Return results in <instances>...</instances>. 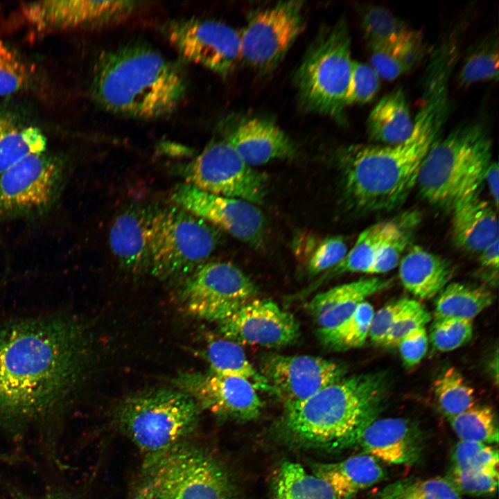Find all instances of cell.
<instances>
[{"instance_id": "15", "label": "cell", "mask_w": 499, "mask_h": 499, "mask_svg": "<svg viewBox=\"0 0 499 499\" xmlns=\"http://www.w3.org/2000/svg\"><path fill=\"white\" fill-rule=\"evenodd\" d=\"M62 166L44 152L30 155L1 174L0 218L49 205L55 196Z\"/></svg>"}, {"instance_id": "20", "label": "cell", "mask_w": 499, "mask_h": 499, "mask_svg": "<svg viewBox=\"0 0 499 499\" xmlns=\"http://www.w3.org/2000/svg\"><path fill=\"white\" fill-rule=\"evenodd\" d=\"M223 139L239 157L252 167L275 159L293 158L295 146L274 121L260 116H244L227 120Z\"/></svg>"}, {"instance_id": "14", "label": "cell", "mask_w": 499, "mask_h": 499, "mask_svg": "<svg viewBox=\"0 0 499 499\" xmlns=\"http://www.w3.org/2000/svg\"><path fill=\"white\" fill-rule=\"evenodd\" d=\"M171 199L175 205L243 243L258 247L263 241L265 218L256 204L211 194L186 183L174 189Z\"/></svg>"}, {"instance_id": "16", "label": "cell", "mask_w": 499, "mask_h": 499, "mask_svg": "<svg viewBox=\"0 0 499 499\" xmlns=\"http://www.w3.org/2000/svg\"><path fill=\"white\" fill-rule=\"evenodd\" d=\"M259 372L284 405L304 401L344 375L340 365L326 358L274 353L262 358Z\"/></svg>"}, {"instance_id": "19", "label": "cell", "mask_w": 499, "mask_h": 499, "mask_svg": "<svg viewBox=\"0 0 499 499\" xmlns=\"http://www.w3.org/2000/svg\"><path fill=\"white\" fill-rule=\"evenodd\" d=\"M132 1L51 0L26 2L24 20L38 32H51L115 22L137 8Z\"/></svg>"}, {"instance_id": "26", "label": "cell", "mask_w": 499, "mask_h": 499, "mask_svg": "<svg viewBox=\"0 0 499 499\" xmlns=\"http://www.w3.org/2000/svg\"><path fill=\"white\" fill-rule=\"evenodd\" d=\"M413 125L408 99L401 87H396L383 96L366 121L369 138L385 146L406 141L412 132Z\"/></svg>"}, {"instance_id": "6", "label": "cell", "mask_w": 499, "mask_h": 499, "mask_svg": "<svg viewBox=\"0 0 499 499\" xmlns=\"http://www.w3.org/2000/svg\"><path fill=\"white\" fill-rule=\"evenodd\" d=\"M200 409L182 390L159 388L128 397L117 408L115 417L121 431L145 455L147 465L192 433Z\"/></svg>"}, {"instance_id": "7", "label": "cell", "mask_w": 499, "mask_h": 499, "mask_svg": "<svg viewBox=\"0 0 499 499\" xmlns=\"http://www.w3.org/2000/svg\"><path fill=\"white\" fill-rule=\"evenodd\" d=\"M353 60L344 18L322 28L295 73L301 105L307 111L342 119Z\"/></svg>"}, {"instance_id": "32", "label": "cell", "mask_w": 499, "mask_h": 499, "mask_svg": "<svg viewBox=\"0 0 499 499\" xmlns=\"http://www.w3.org/2000/svg\"><path fill=\"white\" fill-rule=\"evenodd\" d=\"M399 225L394 221H386L367 227L359 234L344 259L328 271L331 274L347 272L369 274L384 244Z\"/></svg>"}, {"instance_id": "12", "label": "cell", "mask_w": 499, "mask_h": 499, "mask_svg": "<svg viewBox=\"0 0 499 499\" xmlns=\"http://www.w3.org/2000/svg\"><path fill=\"white\" fill-rule=\"evenodd\" d=\"M181 297L194 316L218 323L255 299L254 282L232 263L204 262L186 277Z\"/></svg>"}, {"instance_id": "9", "label": "cell", "mask_w": 499, "mask_h": 499, "mask_svg": "<svg viewBox=\"0 0 499 499\" xmlns=\"http://www.w3.org/2000/svg\"><path fill=\"white\" fill-rule=\"evenodd\" d=\"M143 493L153 499H233L234 487L225 468L204 450L183 442L152 462Z\"/></svg>"}, {"instance_id": "5", "label": "cell", "mask_w": 499, "mask_h": 499, "mask_svg": "<svg viewBox=\"0 0 499 499\" xmlns=\"http://www.w3.org/2000/svg\"><path fill=\"white\" fill-rule=\"evenodd\" d=\"M491 162V140L480 123L462 124L430 147L421 165L417 184L430 203L453 208L479 193Z\"/></svg>"}, {"instance_id": "22", "label": "cell", "mask_w": 499, "mask_h": 499, "mask_svg": "<svg viewBox=\"0 0 499 499\" xmlns=\"http://www.w3.org/2000/svg\"><path fill=\"white\" fill-rule=\"evenodd\" d=\"M154 210L128 208L114 220L109 233L111 250L121 266L133 273L149 270V227Z\"/></svg>"}, {"instance_id": "51", "label": "cell", "mask_w": 499, "mask_h": 499, "mask_svg": "<svg viewBox=\"0 0 499 499\" xmlns=\"http://www.w3.org/2000/svg\"><path fill=\"white\" fill-rule=\"evenodd\" d=\"M484 181L488 184L490 193L498 209L499 201V169L497 162L491 161L486 171Z\"/></svg>"}, {"instance_id": "31", "label": "cell", "mask_w": 499, "mask_h": 499, "mask_svg": "<svg viewBox=\"0 0 499 499\" xmlns=\"http://www.w3.org/2000/svg\"><path fill=\"white\" fill-rule=\"evenodd\" d=\"M491 291L461 283L447 284L435 301V319L457 318L471 320L493 302Z\"/></svg>"}, {"instance_id": "44", "label": "cell", "mask_w": 499, "mask_h": 499, "mask_svg": "<svg viewBox=\"0 0 499 499\" xmlns=\"http://www.w3.org/2000/svg\"><path fill=\"white\" fill-rule=\"evenodd\" d=\"M28 79L25 65L0 39V96L19 91Z\"/></svg>"}, {"instance_id": "25", "label": "cell", "mask_w": 499, "mask_h": 499, "mask_svg": "<svg viewBox=\"0 0 499 499\" xmlns=\"http://www.w3.org/2000/svg\"><path fill=\"white\" fill-rule=\"evenodd\" d=\"M450 263L418 245L412 246L399 262V277L406 290L420 299H430L448 284Z\"/></svg>"}, {"instance_id": "28", "label": "cell", "mask_w": 499, "mask_h": 499, "mask_svg": "<svg viewBox=\"0 0 499 499\" xmlns=\"http://www.w3.org/2000/svg\"><path fill=\"white\" fill-rule=\"evenodd\" d=\"M371 66L380 78L393 80L414 69L424 58L428 49L420 32L393 42L367 46Z\"/></svg>"}, {"instance_id": "2", "label": "cell", "mask_w": 499, "mask_h": 499, "mask_svg": "<svg viewBox=\"0 0 499 499\" xmlns=\"http://www.w3.org/2000/svg\"><path fill=\"white\" fill-rule=\"evenodd\" d=\"M421 106L412 132L392 146L351 144L338 150L336 161L344 198L360 211L389 210L416 186L423 159L449 116V82L437 76L423 79Z\"/></svg>"}, {"instance_id": "1", "label": "cell", "mask_w": 499, "mask_h": 499, "mask_svg": "<svg viewBox=\"0 0 499 499\" xmlns=\"http://www.w3.org/2000/svg\"><path fill=\"white\" fill-rule=\"evenodd\" d=\"M85 344L78 324L65 316L0 327V419H29L60 406L85 369Z\"/></svg>"}, {"instance_id": "38", "label": "cell", "mask_w": 499, "mask_h": 499, "mask_svg": "<svg viewBox=\"0 0 499 499\" xmlns=\"http://www.w3.org/2000/svg\"><path fill=\"white\" fill-rule=\"evenodd\" d=\"M433 391L440 409L448 418L475 405L473 389L455 367L448 368L434 381Z\"/></svg>"}, {"instance_id": "27", "label": "cell", "mask_w": 499, "mask_h": 499, "mask_svg": "<svg viewBox=\"0 0 499 499\" xmlns=\"http://www.w3.org/2000/svg\"><path fill=\"white\" fill-rule=\"evenodd\" d=\"M313 467V474L328 482L342 499H351L385 476L378 461L363 453L338 462L315 464Z\"/></svg>"}, {"instance_id": "10", "label": "cell", "mask_w": 499, "mask_h": 499, "mask_svg": "<svg viewBox=\"0 0 499 499\" xmlns=\"http://www.w3.org/2000/svg\"><path fill=\"white\" fill-rule=\"evenodd\" d=\"M186 183L204 192L261 204L265 175L246 164L224 139L212 141L184 169Z\"/></svg>"}, {"instance_id": "17", "label": "cell", "mask_w": 499, "mask_h": 499, "mask_svg": "<svg viewBox=\"0 0 499 499\" xmlns=\"http://www.w3.org/2000/svg\"><path fill=\"white\" fill-rule=\"evenodd\" d=\"M175 382L200 408L218 416L247 421L258 417L263 408L257 390L249 381L239 377L209 370L182 373Z\"/></svg>"}, {"instance_id": "47", "label": "cell", "mask_w": 499, "mask_h": 499, "mask_svg": "<svg viewBox=\"0 0 499 499\" xmlns=\"http://www.w3.org/2000/svg\"><path fill=\"white\" fill-rule=\"evenodd\" d=\"M410 234L408 230L399 225L384 244L369 274H383L394 269L410 243Z\"/></svg>"}, {"instance_id": "30", "label": "cell", "mask_w": 499, "mask_h": 499, "mask_svg": "<svg viewBox=\"0 0 499 499\" xmlns=\"http://www.w3.org/2000/svg\"><path fill=\"white\" fill-rule=\"evenodd\" d=\"M210 370L249 381L256 390L274 394L267 380L248 360L240 344L228 339L211 341L204 352Z\"/></svg>"}, {"instance_id": "45", "label": "cell", "mask_w": 499, "mask_h": 499, "mask_svg": "<svg viewBox=\"0 0 499 499\" xmlns=\"http://www.w3.org/2000/svg\"><path fill=\"white\" fill-rule=\"evenodd\" d=\"M348 252L347 243L340 236L324 239L313 252L308 262L310 275H317L338 265Z\"/></svg>"}, {"instance_id": "34", "label": "cell", "mask_w": 499, "mask_h": 499, "mask_svg": "<svg viewBox=\"0 0 499 499\" xmlns=\"http://www.w3.org/2000/svg\"><path fill=\"white\" fill-rule=\"evenodd\" d=\"M499 43L498 34L491 33L467 49L457 75L461 87L481 81L498 80Z\"/></svg>"}, {"instance_id": "48", "label": "cell", "mask_w": 499, "mask_h": 499, "mask_svg": "<svg viewBox=\"0 0 499 499\" xmlns=\"http://www.w3.org/2000/svg\"><path fill=\"white\" fill-rule=\"evenodd\" d=\"M399 351L404 364L407 367L417 365L424 357L428 349V335L425 327H418L399 342Z\"/></svg>"}, {"instance_id": "42", "label": "cell", "mask_w": 499, "mask_h": 499, "mask_svg": "<svg viewBox=\"0 0 499 499\" xmlns=\"http://www.w3.org/2000/svg\"><path fill=\"white\" fill-rule=\"evenodd\" d=\"M380 88V76L371 66L353 60L346 96V105H364L371 101Z\"/></svg>"}, {"instance_id": "46", "label": "cell", "mask_w": 499, "mask_h": 499, "mask_svg": "<svg viewBox=\"0 0 499 499\" xmlns=\"http://www.w3.org/2000/svg\"><path fill=\"white\" fill-rule=\"evenodd\" d=\"M458 493L482 496L494 493L498 484V471L451 472L447 478Z\"/></svg>"}, {"instance_id": "39", "label": "cell", "mask_w": 499, "mask_h": 499, "mask_svg": "<svg viewBox=\"0 0 499 499\" xmlns=\"http://www.w3.org/2000/svg\"><path fill=\"white\" fill-rule=\"evenodd\" d=\"M374 313L372 305L363 301L343 323L331 331L319 335L320 338L324 344L334 349L360 347L368 337Z\"/></svg>"}, {"instance_id": "21", "label": "cell", "mask_w": 499, "mask_h": 499, "mask_svg": "<svg viewBox=\"0 0 499 499\" xmlns=\"http://www.w3.org/2000/svg\"><path fill=\"white\" fill-rule=\"evenodd\" d=\"M358 444L363 453L392 464H413L422 450L421 432L399 417L376 418L363 430Z\"/></svg>"}, {"instance_id": "52", "label": "cell", "mask_w": 499, "mask_h": 499, "mask_svg": "<svg viewBox=\"0 0 499 499\" xmlns=\"http://www.w3.org/2000/svg\"><path fill=\"white\" fill-rule=\"evenodd\" d=\"M134 499H153V498L144 493H141V494L136 496Z\"/></svg>"}, {"instance_id": "4", "label": "cell", "mask_w": 499, "mask_h": 499, "mask_svg": "<svg viewBox=\"0 0 499 499\" xmlns=\"http://www.w3.org/2000/svg\"><path fill=\"white\" fill-rule=\"evenodd\" d=\"M186 89L180 69L159 52L140 44L103 53L92 82L94 97L105 110L139 119L170 113Z\"/></svg>"}, {"instance_id": "37", "label": "cell", "mask_w": 499, "mask_h": 499, "mask_svg": "<svg viewBox=\"0 0 499 499\" xmlns=\"http://www.w3.org/2000/svg\"><path fill=\"white\" fill-rule=\"evenodd\" d=\"M448 419L460 441L486 444H498V423L491 408L475 405L464 412Z\"/></svg>"}, {"instance_id": "40", "label": "cell", "mask_w": 499, "mask_h": 499, "mask_svg": "<svg viewBox=\"0 0 499 499\" xmlns=\"http://www.w3.org/2000/svg\"><path fill=\"white\" fill-rule=\"evenodd\" d=\"M498 451L489 444L459 441L452 454L451 472L498 471Z\"/></svg>"}, {"instance_id": "18", "label": "cell", "mask_w": 499, "mask_h": 499, "mask_svg": "<svg viewBox=\"0 0 499 499\" xmlns=\"http://www.w3.org/2000/svg\"><path fill=\"white\" fill-rule=\"evenodd\" d=\"M226 339L238 344L280 347L293 343L299 324L290 313L272 300L254 299L219 323Z\"/></svg>"}, {"instance_id": "29", "label": "cell", "mask_w": 499, "mask_h": 499, "mask_svg": "<svg viewBox=\"0 0 499 499\" xmlns=\"http://www.w3.org/2000/svg\"><path fill=\"white\" fill-rule=\"evenodd\" d=\"M272 487L273 499H342L325 480L290 461L280 466Z\"/></svg>"}, {"instance_id": "41", "label": "cell", "mask_w": 499, "mask_h": 499, "mask_svg": "<svg viewBox=\"0 0 499 499\" xmlns=\"http://www.w3.org/2000/svg\"><path fill=\"white\" fill-rule=\"evenodd\" d=\"M473 334L472 321L446 318L435 319L430 331L434 347L441 352L457 349L468 342Z\"/></svg>"}, {"instance_id": "24", "label": "cell", "mask_w": 499, "mask_h": 499, "mask_svg": "<svg viewBox=\"0 0 499 499\" xmlns=\"http://www.w3.org/2000/svg\"><path fill=\"white\" fill-rule=\"evenodd\" d=\"M452 209L453 236L459 247L469 252L480 253L498 240L497 213L479 193L463 198Z\"/></svg>"}, {"instance_id": "33", "label": "cell", "mask_w": 499, "mask_h": 499, "mask_svg": "<svg viewBox=\"0 0 499 499\" xmlns=\"http://www.w3.org/2000/svg\"><path fill=\"white\" fill-rule=\"evenodd\" d=\"M46 146V139L39 128L0 118V175L25 157L44 152Z\"/></svg>"}, {"instance_id": "43", "label": "cell", "mask_w": 499, "mask_h": 499, "mask_svg": "<svg viewBox=\"0 0 499 499\" xmlns=\"http://www.w3.org/2000/svg\"><path fill=\"white\" fill-rule=\"evenodd\" d=\"M430 320V314L419 301L405 298L383 346L397 347L405 335L416 328L425 327Z\"/></svg>"}, {"instance_id": "11", "label": "cell", "mask_w": 499, "mask_h": 499, "mask_svg": "<svg viewBox=\"0 0 499 499\" xmlns=\"http://www.w3.org/2000/svg\"><path fill=\"white\" fill-rule=\"evenodd\" d=\"M304 7L286 1L252 12L239 32L241 62L261 72L274 69L304 28Z\"/></svg>"}, {"instance_id": "3", "label": "cell", "mask_w": 499, "mask_h": 499, "mask_svg": "<svg viewBox=\"0 0 499 499\" xmlns=\"http://www.w3.org/2000/svg\"><path fill=\"white\" fill-rule=\"evenodd\" d=\"M385 389L383 378L377 374L343 378L304 401L286 404L276 426L277 436L304 448H349L377 418Z\"/></svg>"}, {"instance_id": "35", "label": "cell", "mask_w": 499, "mask_h": 499, "mask_svg": "<svg viewBox=\"0 0 499 499\" xmlns=\"http://www.w3.org/2000/svg\"><path fill=\"white\" fill-rule=\"evenodd\" d=\"M358 13L367 46L393 42L414 31L405 21L383 6L361 5Z\"/></svg>"}, {"instance_id": "36", "label": "cell", "mask_w": 499, "mask_h": 499, "mask_svg": "<svg viewBox=\"0 0 499 499\" xmlns=\"http://www.w3.org/2000/svg\"><path fill=\"white\" fill-rule=\"evenodd\" d=\"M371 499H462L448 478H406L389 483Z\"/></svg>"}, {"instance_id": "8", "label": "cell", "mask_w": 499, "mask_h": 499, "mask_svg": "<svg viewBox=\"0 0 499 499\" xmlns=\"http://www.w3.org/2000/svg\"><path fill=\"white\" fill-rule=\"evenodd\" d=\"M213 225L175 205L154 210L149 227V270L159 279L184 277L218 244Z\"/></svg>"}, {"instance_id": "49", "label": "cell", "mask_w": 499, "mask_h": 499, "mask_svg": "<svg viewBox=\"0 0 499 499\" xmlns=\"http://www.w3.org/2000/svg\"><path fill=\"white\" fill-rule=\"evenodd\" d=\"M404 299L394 301L374 311L368 335L374 343L383 345Z\"/></svg>"}, {"instance_id": "50", "label": "cell", "mask_w": 499, "mask_h": 499, "mask_svg": "<svg viewBox=\"0 0 499 499\" xmlns=\"http://www.w3.org/2000/svg\"><path fill=\"white\" fill-rule=\"evenodd\" d=\"M499 239L493 242L480 252L479 262L480 266L498 272L499 262Z\"/></svg>"}, {"instance_id": "13", "label": "cell", "mask_w": 499, "mask_h": 499, "mask_svg": "<svg viewBox=\"0 0 499 499\" xmlns=\"http://www.w3.org/2000/svg\"><path fill=\"white\" fill-rule=\"evenodd\" d=\"M168 40L186 60L220 76H227L241 62L240 34L216 20L180 19L165 28Z\"/></svg>"}, {"instance_id": "23", "label": "cell", "mask_w": 499, "mask_h": 499, "mask_svg": "<svg viewBox=\"0 0 499 499\" xmlns=\"http://www.w3.org/2000/svg\"><path fill=\"white\" fill-rule=\"evenodd\" d=\"M388 284L387 281L382 279L365 278L316 295L308 304V310L317 324L319 335L337 328L367 297Z\"/></svg>"}]
</instances>
